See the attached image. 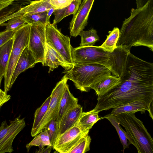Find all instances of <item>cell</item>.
<instances>
[{
    "label": "cell",
    "mask_w": 153,
    "mask_h": 153,
    "mask_svg": "<svg viewBox=\"0 0 153 153\" xmlns=\"http://www.w3.org/2000/svg\"><path fill=\"white\" fill-rule=\"evenodd\" d=\"M112 61L114 76L121 82L104 94L97 96L92 109L99 112L137 100H153V64L123 49L117 52Z\"/></svg>",
    "instance_id": "1"
},
{
    "label": "cell",
    "mask_w": 153,
    "mask_h": 153,
    "mask_svg": "<svg viewBox=\"0 0 153 153\" xmlns=\"http://www.w3.org/2000/svg\"><path fill=\"white\" fill-rule=\"evenodd\" d=\"M143 46L153 51V0L142 7L132 8L130 16L123 21L117 47L130 50Z\"/></svg>",
    "instance_id": "2"
},
{
    "label": "cell",
    "mask_w": 153,
    "mask_h": 153,
    "mask_svg": "<svg viewBox=\"0 0 153 153\" xmlns=\"http://www.w3.org/2000/svg\"><path fill=\"white\" fill-rule=\"evenodd\" d=\"M63 73L73 82L76 88L82 92L89 91L93 85L111 73L106 67L97 63L74 64Z\"/></svg>",
    "instance_id": "3"
},
{
    "label": "cell",
    "mask_w": 153,
    "mask_h": 153,
    "mask_svg": "<svg viewBox=\"0 0 153 153\" xmlns=\"http://www.w3.org/2000/svg\"><path fill=\"white\" fill-rule=\"evenodd\" d=\"M120 124L134 142L139 153H153V138L143 124L137 118L134 112H125L116 116Z\"/></svg>",
    "instance_id": "4"
},
{
    "label": "cell",
    "mask_w": 153,
    "mask_h": 153,
    "mask_svg": "<svg viewBox=\"0 0 153 153\" xmlns=\"http://www.w3.org/2000/svg\"><path fill=\"white\" fill-rule=\"evenodd\" d=\"M111 52L107 51L100 46H80L71 50L74 65L76 64L97 63L103 65L113 71V64Z\"/></svg>",
    "instance_id": "5"
},
{
    "label": "cell",
    "mask_w": 153,
    "mask_h": 153,
    "mask_svg": "<svg viewBox=\"0 0 153 153\" xmlns=\"http://www.w3.org/2000/svg\"><path fill=\"white\" fill-rule=\"evenodd\" d=\"M30 25L26 23L15 31L13 44L5 74L4 91L7 92L11 88L10 82L17 61L24 48L28 45Z\"/></svg>",
    "instance_id": "6"
},
{
    "label": "cell",
    "mask_w": 153,
    "mask_h": 153,
    "mask_svg": "<svg viewBox=\"0 0 153 153\" xmlns=\"http://www.w3.org/2000/svg\"><path fill=\"white\" fill-rule=\"evenodd\" d=\"M49 23L45 26V42L63 58L68 64L74 65L71 57L72 47L69 37L62 33L56 26Z\"/></svg>",
    "instance_id": "7"
},
{
    "label": "cell",
    "mask_w": 153,
    "mask_h": 153,
    "mask_svg": "<svg viewBox=\"0 0 153 153\" xmlns=\"http://www.w3.org/2000/svg\"><path fill=\"white\" fill-rule=\"evenodd\" d=\"M25 125L24 119H21L20 115L11 121L9 125L5 121L2 122L0 126V153L13 151V140Z\"/></svg>",
    "instance_id": "8"
},
{
    "label": "cell",
    "mask_w": 153,
    "mask_h": 153,
    "mask_svg": "<svg viewBox=\"0 0 153 153\" xmlns=\"http://www.w3.org/2000/svg\"><path fill=\"white\" fill-rule=\"evenodd\" d=\"M68 79L65 74L53 89L51 95V99L48 108L37 127L34 137L44 130L49 122L55 118Z\"/></svg>",
    "instance_id": "9"
},
{
    "label": "cell",
    "mask_w": 153,
    "mask_h": 153,
    "mask_svg": "<svg viewBox=\"0 0 153 153\" xmlns=\"http://www.w3.org/2000/svg\"><path fill=\"white\" fill-rule=\"evenodd\" d=\"M89 131L82 130L77 122L56 138L53 147L58 152L69 153L81 138L88 134Z\"/></svg>",
    "instance_id": "10"
},
{
    "label": "cell",
    "mask_w": 153,
    "mask_h": 153,
    "mask_svg": "<svg viewBox=\"0 0 153 153\" xmlns=\"http://www.w3.org/2000/svg\"><path fill=\"white\" fill-rule=\"evenodd\" d=\"M28 48L32 51L37 63L43 65L45 49V26L30 25Z\"/></svg>",
    "instance_id": "11"
},
{
    "label": "cell",
    "mask_w": 153,
    "mask_h": 153,
    "mask_svg": "<svg viewBox=\"0 0 153 153\" xmlns=\"http://www.w3.org/2000/svg\"><path fill=\"white\" fill-rule=\"evenodd\" d=\"M95 0H83L79 7L73 15L69 29L71 36L76 37L87 25L88 16Z\"/></svg>",
    "instance_id": "12"
},
{
    "label": "cell",
    "mask_w": 153,
    "mask_h": 153,
    "mask_svg": "<svg viewBox=\"0 0 153 153\" xmlns=\"http://www.w3.org/2000/svg\"><path fill=\"white\" fill-rule=\"evenodd\" d=\"M153 101L150 102L144 100H137L123 105L113 108L110 114L116 116L125 112H135L140 111L144 113L147 111L153 119Z\"/></svg>",
    "instance_id": "13"
},
{
    "label": "cell",
    "mask_w": 153,
    "mask_h": 153,
    "mask_svg": "<svg viewBox=\"0 0 153 153\" xmlns=\"http://www.w3.org/2000/svg\"><path fill=\"white\" fill-rule=\"evenodd\" d=\"M37 63L32 51L28 47L23 51L15 67L12 75L10 86L12 87L18 76L27 69L33 67Z\"/></svg>",
    "instance_id": "14"
},
{
    "label": "cell",
    "mask_w": 153,
    "mask_h": 153,
    "mask_svg": "<svg viewBox=\"0 0 153 153\" xmlns=\"http://www.w3.org/2000/svg\"><path fill=\"white\" fill-rule=\"evenodd\" d=\"M43 65L49 67V71H52L59 66L63 67L65 70H68L73 66L67 62L59 53L46 43Z\"/></svg>",
    "instance_id": "15"
},
{
    "label": "cell",
    "mask_w": 153,
    "mask_h": 153,
    "mask_svg": "<svg viewBox=\"0 0 153 153\" xmlns=\"http://www.w3.org/2000/svg\"><path fill=\"white\" fill-rule=\"evenodd\" d=\"M78 100L71 93L68 85H65L58 108L54 118L58 126L63 117L69 110L76 107L79 104Z\"/></svg>",
    "instance_id": "16"
},
{
    "label": "cell",
    "mask_w": 153,
    "mask_h": 153,
    "mask_svg": "<svg viewBox=\"0 0 153 153\" xmlns=\"http://www.w3.org/2000/svg\"><path fill=\"white\" fill-rule=\"evenodd\" d=\"M82 112V108L79 104L65 114L58 125V136L72 127L77 122Z\"/></svg>",
    "instance_id": "17"
},
{
    "label": "cell",
    "mask_w": 153,
    "mask_h": 153,
    "mask_svg": "<svg viewBox=\"0 0 153 153\" xmlns=\"http://www.w3.org/2000/svg\"><path fill=\"white\" fill-rule=\"evenodd\" d=\"M119 77L114 75L108 76L94 84L91 87L97 96L104 94L121 82Z\"/></svg>",
    "instance_id": "18"
},
{
    "label": "cell",
    "mask_w": 153,
    "mask_h": 153,
    "mask_svg": "<svg viewBox=\"0 0 153 153\" xmlns=\"http://www.w3.org/2000/svg\"><path fill=\"white\" fill-rule=\"evenodd\" d=\"M104 118L108 120L115 128L123 147V152L126 149L128 148L130 144L134 145L133 140L126 131L120 126L119 120L116 116L108 114L102 117V119Z\"/></svg>",
    "instance_id": "19"
},
{
    "label": "cell",
    "mask_w": 153,
    "mask_h": 153,
    "mask_svg": "<svg viewBox=\"0 0 153 153\" xmlns=\"http://www.w3.org/2000/svg\"><path fill=\"white\" fill-rule=\"evenodd\" d=\"M98 112L92 110L87 112H82L77 122L80 128L83 131H89L94 124L102 119L100 117Z\"/></svg>",
    "instance_id": "20"
},
{
    "label": "cell",
    "mask_w": 153,
    "mask_h": 153,
    "mask_svg": "<svg viewBox=\"0 0 153 153\" xmlns=\"http://www.w3.org/2000/svg\"><path fill=\"white\" fill-rule=\"evenodd\" d=\"M13 40V36L0 48V77L2 79L7 66Z\"/></svg>",
    "instance_id": "21"
},
{
    "label": "cell",
    "mask_w": 153,
    "mask_h": 153,
    "mask_svg": "<svg viewBox=\"0 0 153 153\" xmlns=\"http://www.w3.org/2000/svg\"><path fill=\"white\" fill-rule=\"evenodd\" d=\"M52 7L50 0H35L25 6V13L23 16L46 11Z\"/></svg>",
    "instance_id": "22"
},
{
    "label": "cell",
    "mask_w": 153,
    "mask_h": 153,
    "mask_svg": "<svg viewBox=\"0 0 153 153\" xmlns=\"http://www.w3.org/2000/svg\"><path fill=\"white\" fill-rule=\"evenodd\" d=\"M108 33L106 40L100 47L107 51L112 52L117 48L116 44L119 36L120 30L117 27H115L109 31Z\"/></svg>",
    "instance_id": "23"
},
{
    "label": "cell",
    "mask_w": 153,
    "mask_h": 153,
    "mask_svg": "<svg viewBox=\"0 0 153 153\" xmlns=\"http://www.w3.org/2000/svg\"><path fill=\"white\" fill-rule=\"evenodd\" d=\"M51 99L50 95L47 98L41 105L36 109L35 112L34 120L31 132L32 137H34V134L37 127L47 111Z\"/></svg>",
    "instance_id": "24"
},
{
    "label": "cell",
    "mask_w": 153,
    "mask_h": 153,
    "mask_svg": "<svg viewBox=\"0 0 153 153\" xmlns=\"http://www.w3.org/2000/svg\"><path fill=\"white\" fill-rule=\"evenodd\" d=\"M39 134L36 135L33 139L26 145L28 151L33 146H38L39 148L46 146H51L48 131L46 129L43 130Z\"/></svg>",
    "instance_id": "25"
},
{
    "label": "cell",
    "mask_w": 153,
    "mask_h": 153,
    "mask_svg": "<svg viewBox=\"0 0 153 153\" xmlns=\"http://www.w3.org/2000/svg\"><path fill=\"white\" fill-rule=\"evenodd\" d=\"M79 35L81 38L80 46H93L99 40L96 30L93 28L87 31L83 30Z\"/></svg>",
    "instance_id": "26"
},
{
    "label": "cell",
    "mask_w": 153,
    "mask_h": 153,
    "mask_svg": "<svg viewBox=\"0 0 153 153\" xmlns=\"http://www.w3.org/2000/svg\"><path fill=\"white\" fill-rule=\"evenodd\" d=\"M47 11L27 16L22 17L26 23L30 25H46Z\"/></svg>",
    "instance_id": "27"
},
{
    "label": "cell",
    "mask_w": 153,
    "mask_h": 153,
    "mask_svg": "<svg viewBox=\"0 0 153 153\" xmlns=\"http://www.w3.org/2000/svg\"><path fill=\"white\" fill-rule=\"evenodd\" d=\"M91 140V139L88 134L85 135L81 138L69 153H85L89 151L90 149Z\"/></svg>",
    "instance_id": "28"
},
{
    "label": "cell",
    "mask_w": 153,
    "mask_h": 153,
    "mask_svg": "<svg viewBox=\"0 0 153 153\" xmlns=\"http://www.w3.org/2000/svg\"><path fill=\"white\" fill-rule=\"evenodd\" d=\"M22 16H19L12 17L4 22L0 26H6L5 30L15 31L26 23L22 17Z\"/></svg>",
    "instance_id": "29"
},
{
    "label": "cell",
    "mask_w": 153,
    "mask_h": 153,
    "mask_svg": "<svg viewBox=\"0 0 153 153\" xmlns=\"http://www.w3.org/2000/svg\"><path fill=\"white\" fill-rule=\"evenodd\" d=\"M45 129L48 131L51 146L53 148L59 135L58 126L54 119L49 122L44 129Z\"/></svg>",
    "instance_id": "30"
},
{
    "label": "cell",
    "mask_w": 153,
    "mask_h": 153,
    "mask_svg": "<svg viewBox=\"0 0 153 153\" xmlns=\"http://www.w3.org/2000/svg\"><path fill=\"white\" fill-rule=\"evenodd\" d=\"M82 0H73L67 7L64 17H67L75 14L78 9L81 3Z\"/></svg>",
    "instance_id": "31"
},
{
    "label": "cell",
    "mask_w": 153,
    "mask_h": 153,
    "mask_svg": "<svg viewBox=\"0 0 153 153\" xmlns=\"http://www.w3.org/2000/svg\"><path fill=\"white\" fill-rule=\"evenodd\" d=\"M73 0H50V2L55 9L67 7Z\"/></svg>",
    "instance_id": "32"
},
{
    "label": "cell",
    "mask_w": 153,
    "mask_h": 153,
    "mask_svg": "<svg viewBox=\"0 0 153 153\" xmlns=\"http://www.w3.org/2000/svg\"><path fill=\"white\" fill-rule=\"evenodd\" d=\"M15 31L5 30L0 32V48L13 37Z\"/></svg>",
    "instance_id": "33"
},
{
    "label": "cell",
    "mask_w": 153,
    "mask_h": 153,
    "mask_svg": "<svg viewBox=\"0 0 153 153\" xmlns=\"http://www.w3.org/2000/svg\"><path fill=\"white\" fill-rule=\"evenodd\" d=\"M66 7L62 8L56 9L54 12V18L53 24L56 25L65 18L64 15Z\"/></svg>",
    "instance_id": "34"
},
{
    "label": "cell",
    "mask_w": 153,
    "mask_h": 153,
    "mask_svg": "<svg viewBox=\"0 0 153 153\" xmlns=\"http://www.w3.org/2000/svg\"><path fill=\"white\" fill-rule=\"evenodd\" d=\"M10 97V95L7 94V92L0 89V109L2 105L8 101Z\"/></svg>",
    "instance_id": "35"
},
{
    "label": "cell",
    "mask_w": 153,
    "mask_h": 153,
    "mask_svg": "<svg viewBox=\"0 0 153 153\" xmlns=\"http://www.w3.org/2000/svg\"><path fill=\"white\" fill-rule=\"evenodd\" d=\"M16 0H0V11L8 6Z\"/></svg>",
    "instance_id": "36"
},
{
    "label": "cell",
    "mask_w": 153,
    "mask_h": 153,
    "mask_svg": "<svg viewBox=\"0 0 153 153\" xmlns=\"http://www.w3.org/2000/svg\"><path fill=\"white\" fill-rule=\"evenodd\" d=\"M55 9L53 7L50 8L47 11L46 25L50 23V19L52 14L54 12Z\"/></svg>",
    "instance_id": "37"
},
{
    "label": "cell",
    "mask_w": 153,
    "mask_h": 153,
    "mask_svg": "<svg viewBox=\"0 0 153 153\" xmlns=\"http://www.w3.org/2000/svg\"><path fill=\"white\" fill-rule=\"evenodd\" d=\"M39 149L37 153H50L53 148L51 146H47L46 148L42 147L39 148Z\"/></svg>",
    "instance_id": "38"
},
{
    "label": "cell",
    "mask_w": 153,
    "mask_h": 153,
    "mask_svg": "<svg viewBox=\"0 0 153 153\" xmlns=\"http://www.w3.org/2000/svg\"><path fill=\"white\" fill-rule=\"evenodd\" d=\"M148 0H136V8H139L143 6Z\"/></svg>",
    "instance_id": "39"
},
{
    "label": "cell",
    "mask_w": 153,
    "mask_h": 153,
    "mask_svg": "<svg viewBox=\"0 0 153 153\" xmlns=\"http://www.w3.org/2000/svg\"><path fill=\"white\" fill-rule=\"evenodd\" d=\"M2 79L0 77V88L1 82Z\"/></svg>",
    "instance_id": "40"
}]
</instances>
